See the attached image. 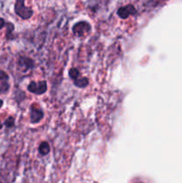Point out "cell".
I'll return each instance as SVG.
<instances>
[{
	"instance_id": "30bf717a",
	"label": "cell",
	"mask_w": 182,
	"mask_h": 183,
	"mask_svg": "<svg viewBox=\"0 0 182 183\" xmlns=\"http://www.w3.org/2000/svg\"><path fill=\"white\" fill-rule=\"evenodd\" d=\"M9 89V84L7 83V80L0 81V93H6Z\"/></svg>"
},
{
	"instance_id": "ba28073f",
	"label": "cell",
	"mask_w": 182,
	"mask_h": 183,
	"mask_svg": "<svg viewBox=\"0 0 182 183\" xmlns=\"http://www.w3.org/2000/svg\"><path fill=\"white\" fill-rule=\"evenodd\" d=\"M74 84L79 88H85L89 85V80L87 78H81L79 77L74 80Z\"/></svg>"
},
{
	"instance_id": "6da1fadb",
	"label": "cell",
	"mask_w": 182,
	"mask_h": 183,
	"mask_svg": "<svg viewBox=\"0 0 182 183\" xmlns=\"http://www.w3.org/2000/svg\"><path fill=\"white\" fill-rule=\"evenodd\" d=\"M25 0H16L15 3V13L22 19H29L33 15V11L31 8L24 6Z\"/></svg>"
},
{
	"instance_id": "4fadbf2b",
	"label": "cell",
	"mask_w": 182,
	"mask_h": 183,
	"mask_svg": "<svg viewBox=\"0 0 182 183\" xmlns=\"http://www.w3.org/2000/svg\"><path fill=\"white\" fill-rule=\"evenodd\" d=\"M15 27H14V24H12V23H7V33L10 34L12 31H14Z\"/></svg>"
},
{
	"instance_id": "277c9868",
	"label": "cell",
	"mask_w": 182,
	"mask_h": 183,
	"mask_svg": "<svg viewBox=\"0 0 182 183\" xmlns=\"http://www.w3.org/2000/svg\"><path fill=\"white\" fill-rule=\"evenodd\" d=\"M137 14V9L133 5H128L126 6L120 7L117 11V15L121 18V19H126L130 15H133Z\"/></svg>"
},
{
	"instance_id": "9a60e30c",
	"label": "cell",
	"mask_w": 182,
	"mask_h": 183,
	"mask_svg": "<svg viewBox=\"0 0 182 183\" xmlns=\"http://www.w3.org/2000/svg\"><path fill=\"white\" fill-rule=\"evenodd\" d=\"M2 105H3V101L0 99V107H2Z\"/></svg>"
},
{
	"instance_id": "9c48e42d",
	"label": "cell",
	"mask_w": 182,
	"mask_h": 183,
	"mask_svg": "<svg viewBox=\"0 0 182 183\" xmlns=\"http://www.w3.org/2000/svg\"><path fill=\"white\" fill-rule=\"evenodd\" d=\"M69 75H70V77L72 80H75L76 79H78L79 77H80V71H79L78 69H76V68H71L70 70V71H69Z\"/></svg>"
},
{
	"instance_id": "3957f363",
	"label": "cell",
	"mask_w": 182,
	"mask_h": 183,
	"mask_svg": "<svg viewBox=\"0 0 182 183\" xmlns=\"http://www.w3.org/2000/svg\"><path fill=\"white\" fill-rule=\"evenodd\" d=\"M72 31H73L76 36L82 37L84 35L88 34L91 31V27L87 21H80L73 26Z\"/></svg>"
},
{
	"instance_id": "7c38bea8",
	"label": "cell",
	"mask_w": 182,
	"mask_h": 183,
	"mask_svg": "<svg viewBox=\"0 0 182 183\" xmlns=\"http://www.w3.org/2000/svg\"><path fill=\"white\" fill-rule=\"evenodd\" d=\"M4 80H8V76L5 71H0V81H4Z\"/></svg>"
},
{
	"instance_id": "2e32d148",
	"label": "cell",
	"mask_w": 182,
	"mask_h": 183,
	"mask_svg": "<svg viewBox=\"0 0 182 183\" xmlns=\"http://www.w3.org/2000/svg\"><path fill=\"white\" fill-rule=\"evenodd\" d=\"M1 128H2V123H0V129H1Z\"/></svg>"
},
{
	"instance_id": "5bb4252c",
	"label": "cell",
	"mask_w": 182,
	"mask_h": 183,
	"mask_svg": "<svg viewBox=\"0 0 182 183\" xmlns=\"http://www.w3.org/2000/svg\"><path fill=\"white\" fill-rule=\"evenodd\" d=\"M6 24V21L3 18H0V29H2Z\"/></svg>"
},
{
	"instance_id": "8fae6325",
	"label": "cell",
	"mask_w": 182,
	"mask_h": 183,
	"mask_svg": "<svg viewBox=\"0 0 182 183\" xmlns=\"http://www.w3.org/2000/svg\"><path fill=\"white\" fill-rule=\"evenodd\" d=\"M14 123H15V120H14V118L13 117H9L6 121V125L7 126V127H12L14 125Z\"/></svg>"
},
{
	"instance_id": "52a82bcc",
	"label": "cell",
	"mask_w": 182,
	"mask_h": 183,
	"mask_svg": "<svg viewBox=\"0 0 182 183\" xmlns=\"http://www.w3.org/2000/svg\"><path fill=\"white\" fill-rule=\"evenodd\" d=\"M50 151V146L49 144L47 142H42L39 145V152L41 155H46L49 153Z\"/></svg>"
},
{
	"instance_id": "5b68a950",
	"label": "cell",
	"mask_w": 182,
	"mask_h": 183,
	"mask_svg": "<svg viewBox=\"0 0 182 183\" xmlns=\"http://www.w3.org/2000/svg\"><path fill=\"white\" fill-rule=\"evenodd\" d=\"M44 116V113L42 111V109L38 107L37 105H34V104L31 105L30 108V119H31V123H37L39 121L42 120Z\"/></svg>"
},
{
	"instance_id": "7a4b0ae2",
	"label": "cell",
	"mask_w": 182,
	"mask_h": 183,
	"mask_svg": "<svg viewBox=\"0 0 182 183\" xmlns=\"http://www.w3.org/2000/svg\"><path fill=\"white\" fill-rule=\"evenodd\" d=\"M28 89H29L30 92L34 93L36 95H41V94H44L46 91L47 84L45 80L39 81V82L31 81L28 86Z\"/></svg>"
},
{
	"instance_id": "8992f818",
	"label": "cell",
	"mask_w": 182,
	"mask_h": 183,
	"mask_svg": "<svg viewBox=\"0 0 182 183\" xmlns=\"http://www.w3.org/2000/svg\"><path fill=\"white\" fill-rule=\"evenodd\" d=\"M19 65L23 71H28L31 69L34 65L33 61L27 57H21L19 60Z\"/></svg>"
}]
</instances>
